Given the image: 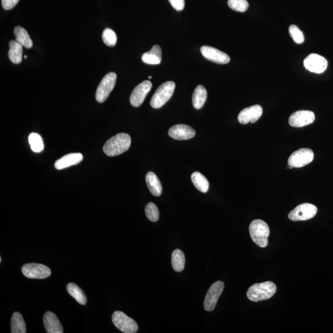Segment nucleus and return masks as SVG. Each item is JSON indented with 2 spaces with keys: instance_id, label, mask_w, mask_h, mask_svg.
Returning a JSON list of instances; mask_svg holds the SVG:
<instances>
[{
  "instance_id": "13",
  "label": "nucleus",
  "mask_w": 333,
  "mask_h": 333,
  "mask_svg": "<svg viewBox=\"0 0 333 333\" xmlns=\"http://www.w3.org/2000/svg\"><path fill=\"white\" fill-rule=\"evenodd\" d=\"M315 115L312 111H298L291 115L289 124L293 127H302L313 123Z\"/></svg>"
},
{
  "instance_id": "9",
  "label": "nucleus",
  "mask_w": 333,
  "mask_h": 333,
  "mask_svg": "<svg viewBox=\"0 0 333 333\" xmlns=\"http://www.w3.org/2000/svg\"><path fill=\"white\" fill-rule=\"evenodd\" d=\"M22 272L28 278L43 279L52 274L50 268L40 263H27L22 267Z\"/></svg>"
},
{
  "instance_id": "18",
  "label": "nucleus",
  "mask_w": 333,
  "mask_h": 333,
  "mask_svg": "<svg viewBox=\"0 0 333 333\" xmlns=\"http://www.w3.org/2000/svg\"><path fill=\"white\" fill-rule=\"evenodd\" d=\"M82 160L83 156L82 154H68L56 161L55 166L57 170H62L71 166L77 165V164L80 163Z\"/></svg>"
},
{
  "instance_id": "26",
  "label": "nucleus",
  "mask_w": 333,
  "mask_h": 333,
  "mask_svg": "<svg viewBox=\"0 0 333 333\" xmlns=\"http://www.w3.org/2000/svg\"><path fill=\"white\" fill-rule=\"evenodd\" d=\"M192 182L194 186L202 193H207L209 190V183L204 176L201 173L195 172L191 175Z\"/></svg>"
},
{
  "instance_id": "33",
  "label": "nucleus",
  "mask_w": 333,
  "mask_h": 333,
  "mask_svg": "<svg viewBox=\"0 0 333 333\" xmlns=\"http://www.w3.org/2000/svg\"><path fill=\"white\" fill-rule=\"evenodd\" d=\"M171 5L177 11H182L185 8V0H168Z\"/></svg>"
},
{
  "instance_id": "11",
  "label": "nucleus",
  "mask_w": 333,
  "mask_h": 333,
  "mask_svg": "<svg viewBox=\"0 0 333 333\" xmlns=\"http://www.w3.org/2000/svg\"><path fill=\"white\" fill-rule=\"evenodd\" d=\"M304 65L307 70L311 73L321 74L327 70V59L317 54H311L304 59Z\"/></svg>"
},
{
  "instance_id": "35",
  "label": "nucleus",
  "mask_w": 333,
  "mask_h": 333,
  "mask_svg": "<svg viewBox=\"0 0 333 333\" xmlns=\"http://www.w3.org/2000/svg\"><path fill=\"white\" fill-rule=\"evenodd\" d=\"M148 78H149V79H151V78H152V77H151V76H149V77H148Z\"/></svg>"
},
{
  "instance_id": "29",
  "label": "nucleus",
  "mask_w": 333,
  "mask_h": 333,
  "mask_svg": "<svg viewBox=\"0 0 333 333\" xmlns=\"http://www.w3.org/2000/svg\"><path fill=\"white\" fill-rule=\"evenodd\" d=\"M102 39L104 43L108 46H114L116 45L117 37L116 34L110 28H106L102 35Z\"/></svg>"
},
{
  "instance_id": "23",
  "label": "nucleus",
  "mask_w": 333,
  "mask_h": 333,
  "mask_svg": "<svg viewBox=\"0 0 333 333\" xmlns=\"http://www.w3.org/2000/svg\"><path fill=\"white\" fill-rule=\"evenodd\" d=\"M14 33L16 37V41L21 44L23 46L26 48H31L33 46V41L31 40L29 34L26 30L20 26L15 27Z\"/></svg>"
},
{
  "instance_id": "5",
  "label": "nucleus",
  "mask_w": 333,
  "mask_h": 333,
  "mask_svg": "<svg viewBox=\"0 0 333 333\" xmlns=\"http://www.w3.org/2000/svg\"><path fill=\"white\" fill-rule=\"evenodd\" d=\"M117 75L114 73H110L106 75L99 83L96 92V99L99 103H104L114 89L116 83Z\"/></svg>"
},
{
  "instance_id": "24",
  "label": "nucleus",
  "mask_w": 333,
  "mask_h": 333,
  "mask_svg": "<svg viewBox=\"0 0 333 333\" xmlns=\"http://www.w3.org/2000/svg\"><path fill=\"white\" fill-rule=\"evenodd\" d=\"M67 290H68L69 295L80 304L85 305L87 304V296H85L82 289L80 288L77 284L72 283H69L67 286Z\"/></svg>"
},
{
  "instance_id": "37",
  "label": "nucleus",
  "mask_w": 333,
  "mask_h": 333,
  "mask_svg": "<svg viewBox=\"0 0 333 333\" xmlns=\"http://www.w3.org/2000/svg\"><path fill=\"white\" fill-rule=\"evenodd\" d=\"M1 260H2L1 258H0V262H1Z\"/></svg>"
},
{
  "instance_id": "28",
  "label": "nucleus",
  "mask_w": 333,
  "mask_h": 333,
  "mask_svg": "<svg viewBox=\"0 0 333 333\" xmlns=\"http://www.w3.org/2000/svg\"><path fill=\"white\" fill-rule=\"evenodd\" d=\"M29 142L34 152H40L44 148L42 138L36 133H32L29 136Z\"/></svg>"
},
{
  "instance_id": "25",
  "label": "nucleus",
  "mask_w": 333,
  "mask_h": 333,
  "mask_svg": "<svg viewBox=\"0 0 333 333\" xmlns=\"http://www.w3.org/2000/svg\"><path fill=\"white\" fill-rule=\"evenodd\" d=\"M26 332V325H25L22 314L18 312H15L11 318V333H25Z\"/></svg>"
},
{
  "instance_id": "6",
  "label": "nucleus",
  "mask_w": 333,
  "mask_h": 333,
  "mask_svg": "<svg viewBox=\"0 0 333 333\" xmlns=\"http://www.w3.org/2000/svg\"><path fill=\"white\" fill-rule=\"evenodd\" d=\"M112 322L121 332L125 333H135L137 332L138 326L133 319L129 317L121 311L115 312L112 314Z\"/></svg>"
},
{
  "instance_id": "10",
  "label": "nucleus",
  "mask_w": 333,
  "mask_h": 333,
  "mask_svg": "<svg viewBox=\"0 0 333 333\" xmlns=\"http://www.w3.org/2000/svg\"><path fill=\"white\" fill-rule=\"evenodd\" d=\"M225 284L223 282L218 281L210 287L205 296L204 307L206 311H212L216 307L220 296L223 292Z\"/></svg>"
},
{
  "instance_id": "19",
  "label": "nucleus",
  "mask_w": 333,
  "mask_h": 333,
  "mask_svg": "<svg viewBox=\"0 0 333 333\" xmlns=\"http://www.w3.org/2000/svg\"><path fill=\"white\" fill-rule=\"evenodd\" d=\"M146 182L152 195L154 196L161 195L163 186H162L160 180L154 173L149 172L147 173L146 175Z\"/></svg>"
},
{
  "instance_id": "4",
  "label": "nucleus",
  "mask_w": 333,
  "mask_h": 333,
  "mask_svg": "<svg viewBox=\"0 0 333 333\" xmlns=\"http://www.w3.org/2000/svg\"><path fill=\"white\" fill-rule=\"evenodd\" d=\"M175 89V83L168 81L162 84L157 89L150 101V105L154 109L163 107L172 96Z\"/></svg>"
},
{
  "instance_id": "27",
  "label": "nucleus",
  "mask_w": 333,
  "mask_h": 333,
  "mask_svg": "<svg viewBox=\"0 0 333 333\" xmlns=\"http://www.w3.org/2000/svg\"><path fill=\"white\" fill-rule=\"evenodd\" d=\"M172 264L173 270L177 272L184 270L185 264V254L181 250L176 249L172 255Z\"/></svg>"
},
{
  "instance_id": "8",
  "label": "nucleus",
  "mask_w": 333,
  "mask_h": 333,
  "mask_svg": "<svg viewBox=\"0 0 333 333\" xmlns=\"http://www.w3.org/2000/svg\"><path fill=\"white\" fill-rule=\"evenodd\" d=\"M314 159V153L309 148H301L291 155L288 159V165L292 167L300 168L311 163Z\"/></svg>"
},
{
  "instance_id": "15",
  "label": "nucleus",
  "mask_w": 333,
  "mask_h": 333,
  "mask_svg": "<svg viewBox=\"0 0 333 333\" xmlns=\"http://www.w3.org/2000/svg\"><path fill=\"white\" fill-rule=\"evenodd\" d=\"M262 108L260 105L250 106L240 111L238 115V121L241 124L255 123L262 116Z\"/></svg>"
},
{
  "instance_id": "30",
  "label": "nucleus",
  "mask_w": 333,
  "mask_h": 333,
  "mask_svg": "<svg viewBox=\"0 0 333 333\" xmlns=\"http://www.w3.org/2000/svg\"><path fill=\"white\" fill-rule=\"evenodd\" d=\"M228 5L233 10L244 13L249 8L247 0H228Z\"/></svg>"
},
{
  "instance_id": "17",
  "label": "nucleus",
  "mask_w": 333,
  "mask_h": 333,
  "mask_svg": "<svg viewBox=\"0 0 333 333\" xmlns=\"http://www.w3.org/2000/svg\"><path fill=\"white\" fill-rule=\"evenodd\" d=\"M43 324L48 333H63V328L58 318L52 312H46L44 314Z\"/></svg>"
},
{
  "instance_id": "31",
  "label": "nucleus",
  "mask_w": 333,
  "mask_h": 333,
  "mask_svg": "<svg viewBox=\"0 0 333 333\" xmlns=\"http://www.w3.org/2000/svg\"><path fill=\"white\" fill-rule=\"evenodd\" d=\"M145 214L148 219L152 222H157L159 218L158 208L153 203H148L145 207Z\"/></svg>"
},
{
  "instance_id": "2",
  "label": "nucleus",
  "mask_w": 333,
  "mask_h": 333,
  "mask_svg": "<svg viewBox=\"0 0 333 333\" xmlns=\"http://www.w3.org/2000/svg\"><path fill=\"white\" fill-rule=\"evenodd\" d=\"M277 286L272 281L257 283L251 286L247 293V297L253 302L269 299L277 292Z\"/></svg>"
},
{
  "instance_id": "34",
  "label": "nucleus",
  "mask_w": 333,
  "mask_h": 333,
  "mask_svg": "<svg viewBox=\"0 0 333 333\" xmlns=\"http://www.w3.org/2000/svg\"><path fill=\"white\" fill-rule=\"evenodd\" d=\"M19 0H1L2 6L6 10H10L18 4Z\"/></svg>"
},
{
  "instance_id": "12",
  "label": "nucleus",
  "mask_w": 333,
  "mask_h": 333,
  "mask_svg": "<svg viewBox=\"0 0 333 333\" xmlns=\"http://www.w3.org/2000/svg\"><path fill=\"white\" fill-rule=\"evenodd\" d=\"M152 88V83L149 80L143 81L134 89L131 92L130 102L133 107L138 108L142 105L146 96Z\"/></svg>"
},
{
  "instance_id": "20",
  "label": "nucleus",
  "mask_w": 333,
  "mask_h": 333,
  "mask_svg": "<svg viewBox=\"0 0 333 333\" xmlns=\"http://www.w3.org/2000/svg\"><path fill=\"white\" fill-rule=\"evenodd\" d=\"M142 61L146 64L157 65L162 61V50L159 45L152 46L151 50L144 53L142 56Z\"/></svg>"
},
{
  "instance_id": "32",
  "label": "nucleus",
  "mask_w": 333,
  "mask_h": 333,
  "mask_svg": "<svg viewBox=\"0 0 333 333\" xmlns=\"http://www.w3.org/2000/svg\"><path fill=\"white\" fill-rule=\"evenodd\" d=\"M289 32L294 41L297 44L302 43L304 41V36L299 27L295 25H291L289 28Z\"/></svg>"
},
{
  "instance_id": "14",
  "label": "nucleus",
  "mask_w": 333,
  "mask_h": 333,
  "mask_svg": "<svg viewBox=\"0 0 333 333\" xmlns=\"http://www.w3.org/2000/svg\"><path fill=\"white\" fill-rule=\"evenodd\" d=\"M201 52L205 59L215 63L225 64L230 61V57L227 54L212 46H203Z\"/></svg>"
},
{
  "instance_id": "1",
  "label": "nucleus",
  "mask_w": 333,
  "mask_h": 333,
  "mask_svg": "<svg viewBox=\"0 0 333 333\" xmlns=\"http://www.w3.org/2000/svg\"><path fill=\"white\" fill-rule=\"evenodd\" d=\"M130 145V136L127 133H119L106 142L103 147V151L108 156H118L126 152Z\"/></svg>"
},
{
  "instance_id": "7",
  "label": "nucleus",
  "mask_w": 333,
  "mask_h": 333,
  "mask_svg": "<svg viewBox=\"0 0 333 333\" xmlns=\"http://www.w3.org/2000/svg\"><path fill=\"white\" fill-rule=\"evenodd\" d=\"M318 209L310 203H304L298 205L288 214V218L292 221H304L316 216Z\"/></svg>"
},
{
  "instance_id": "16",
  "label": "nucleus",
  "mask_w": 333,
  "mask_h": 333,
  "mask_svg": "<svg viewBox=\"0 0 333 333\" xmlns=\"http://www.w3.org/2000/svg\"><path fill=\"white\" fill-rule=\"evenodd\" d=\"M195 135L196 131L192 127L184 124L175 125L168 130V135L177 140H189Z\"/></svg>"
},
{
  "instance_id": "36",
  "label": "nucleus",
  "mask_w": 333,
  "mask_h": 333,
  "mask_svg": "<svg viewBox=\"0 0 333 333\" xmlns=\"http://www.w3.org/2000/svg\"><path fill=\"white\" fill-rule=\"evenodd\" d=\"M24 58L27 59V56H25V55L24 56Z\"/></svg>"
},
{
  "instance_id": "21",
  "label": "nucleus",
  "mask_w": 333,
  "mask_h": 333,
  "mask_svg": "<svg viewBox=\"0 0 333 333\" xmlns=\"http://www.w3.org/2000/svg\"><path fill=\"white\" fill-rule=\"evenodd\" d=\"M22 45L17 41L11 40L9 42L8 57L14 64L20 63L22 60Z\"/></svg>"
},
{
  "instance_id": "22",
  "label": "nucleus",
  "mask_w": 333,
  "mask_h": 333,
  "mask_svg": "<svg viewBox=\"0 0 333 333\" xmlns=\"http://www.w3.org/2000/svg\"><path fill=\"white\" fill-rule=\"evenodd\" d=\"M207 96V92L204 87L201 85H198L194 90L193 97H192L194 108L196 110H200L202 108L206 101Z\"/></svg>"
},
{
  "instance_id": "3",
  "label": "nucleus",
  "mask_w": 333,
  "mask_h": 333,
  "mask_svg": "<svg viewBox=\"0 0 333 333\" xmlns=\"http://www.w3.org/2000/svg\"><path fill=\"white\" fill-rule=\"evenodd\" d=\"M251 239L259 247H265L268 245L270 229L267 223L262 220H254L249 225Z\"/></svg>"
}]
</instances>
